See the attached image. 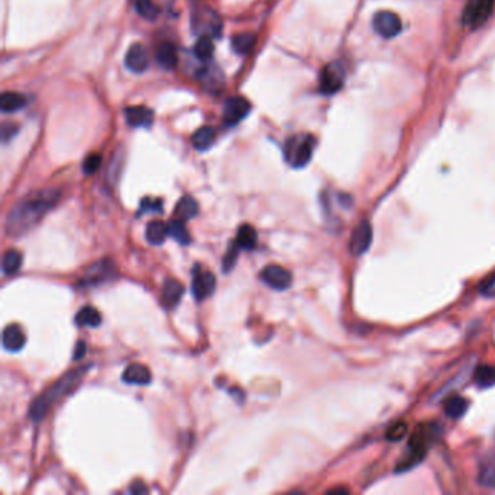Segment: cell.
Masks as SVG:
<instances>
[{
  "label": "cell",
  "instance_id": "obj_1",
  "mask_svg": "<svg viewBox=\"0 0 495 495\" xmlns=\"http://www.w3.org/2000/svg\"><path fill=\"white\" fill-rule=\"evenodd\" d=\"M60 192L54 189H44L22 198L8 214L5 230L10 237L23 236L34 228L40 221L57 205Z\"/></svg>",
  "mask_w": 495,
  "mask_h": 495
},
{
  "label": "cell",
  "instance_id": "obj_2",
  "mask_svg": "<svg viewBox=\"0 0 495 495\" xmlns=\"http://www.w3.org/2000/svg\"><path fill=\"white\" fill-rule=\"evenodd\" d=\"M87 371L89 366L74 369L67 375H64L53 386H50L44 394H41L32 402L30 410L31 420L41 421L43 419H45V415L54 407V404L58 402L63 397H66L69 393H72L73 388L79 385Z\"/></svg>",
  "mask_w": 495,
  "mask_h": 495
},
{
  "label": "cell",
  "instance_id": "obj_3",
  "mask_svg": "<svg viewBox=\"0 0 495 495\" xmlns=\"http://www.w3.org/2000/svg\"><path fill=\"white\" fill-rule=\"evenodd\" d=\"M436 436V430L432 426L420 424L414 430L412 436L407 445V450L401 456V459L397 465V471H408L417 463H420L428 450L430 443Z\"/></svg>",
  "mask_w": 495,
  "mask_h": 495
},
{
  "label": "cell",
  "instance_id": "obj_4",
  "mask_svg": "<svg viewBox=\"0 0 495 495\" xmlns=\"http://www.w3.org/2000/svg\"><path fill=\"white\" fill-rule=\"evenodd\" d=\"M317 141L311 134H296L285 142V160L294 168L305 167L314 154Z\"/></svg>",
  "mask_w": 495,
  "mask_h": 495
},
{
  "label": "cell",
  "instance_id": "obj_5",
  "mask_svg": "<svg viewBox=\"0 0 495 495\" xmlns=\"http://www.w3.org/2000/svg\"><path fill=\"white\" fill-rule=\"evenodd\" d=\"M193 31L199 35L218 38L223 34V21L215 12L206 6H197L192 14Z\"/></svg>",
  "mask_w": 495,
  "mask_h": 495
},
{
  "label": "cell",
  "instance_id": "obj_6",
  "mask_svg": "<svg viewBox=\"0 0 495 495\" xmlns=\"http://www.w3.org/2000/svg\"><path fill=\"white\" fill-rule=\"evenodd\" d=\"M495 0H468L463 9V25L471 30H476L484 25L494 10Z\"/></svg>",
  "mask_w": 495,
  "mask_h": 495
},
{
  "label": "cell",
  "instance_id": "obj_7",
  "mask_svg": "<svg viewBox=\"0 0 495 495\" xmlns=\"http://www.w3.org/2000/svg\"><path fill=\"white\" fill-rule=\"evenodd\" d=\"M344 67L342 63H330L321 70L320 74V92L322 95H334L344 85Z\"/></svg>",
  "mask_w": 495,
  "mask_h": 495
},
{
  "label": "cell",
  "instance_id": "obj_8",
  "mask_svg": "<svg viewBox=\"0 0 495 495\" xmlns=\"http://www.w3.org/2000/svg\"><path fill=\"white\" fill-rule=\"evenodd\" d=\"M372 23L376 34H380L382 38H386V40L397 36L402 30L401 18L395 14V12L390 10L376 12Z\"/></svg>",
  "mask_w": 495,
  "mask_h": 495
},
{
  "label": "cell",
  "instance_id": "obj_9",
  "mask_svg": "<svg viewBox=\"0 0 495 495\" xmlns=\"http://www.w3.org/2000/svg\"><path fill=\"white\" fill-rule=\"evenodd\" d=\"M260 280L272 289L285 291L292 285V275L288 269L279 265H269L260 272Z\"/></svg>",
  "mask_w": 495,
  "mask_h": 495
},
{
  "label": "cell",
  "instance_id": "obj_10",
  "mask_svg": "<svg viewBox=\"0 0 495 495\" xmlns=\"http://www.w3.org/2000/svg\"><path fill=\"white\" fill-rule=\"evenodd\" d=\"M252 111V103L243 96L230 98L224 105V122L227 125H237Z\"/></svg>",
  "mask_w": 495,
  "mask_h": 495
},
{
  "label": "cell",
  "instance_id": "obj_11",
  "mask_svg": "<svg viewBox=\"0 0 495 495\" xmlns=\"http://www.w3.org/2000/svg\"><path fill=\"white\" fill-rule=\"evenodd\" d=\"M373 240V231L369 221L363 219L362 223L355 228L353 234H351L350 240V252L355 256H362L369 250V247Z\"/></svg>",
  "mask_w": 495,
  "mask_h": 495
},
{
  "label": "cell",
  "instance_id": "obj_12",
  "mask_svg": "<svg viewBox=\"0 0 495 495\" xmlns=\"http://www.w3.org/2000/svg\"><path fill=\"white\" fill-rule=\"evenodd\" d=\"M115 276V267L111 260H102L90 266L83 275L80 285L83 286H95L99 283L107 282L108 279Z\"/></svg>",
  "mask_w": 495,
  "mask_h": 495
},
{
  "label": "cell",
  "instance_id": "obj_13",
  "mask_svg": "<svg viewBox=\"0 0 495 495\" xmlns=\"http://www.w3.org/2000/svg\"><path fill=\"white\" fill-rule=\"evenodd\" d=\"M217 286V279L211 272H198L193 275L192 280V294L197 301H204V299L210 298Z\"/></svg>",
  "mask_w": 495,
  "mask_h": 495
},
{
  "label": "cell",
  "instance_id": "obj_14",
  "mask_svg": "<svg viewBox=\"0 0 495 495\" xmlns=\"http://www.w3.org/2000/svg\"><path fill=\"white\" fill-rule=\"evenodd\" d=\"M125 66L133 73H144L150 66V57L144 45L134 44L125 56Z\"/></svg>",
  "mask_w": 495,
  "mask_h": 495
},
{
  "label": "cell",
  "instance_id": "obj_15",
  "mask_svg": "<svg viewBox=\"0 0 495 495\" xmlns=\"http://www.w3.org/2000/svg\"><path fill=\"white\" fill-rule=\"evenodd\" d=\"M125 120L133 128H150L154 121V112L147 107H129L125 109Z\"/></svg>",
  "mask_w": 495,
  "mask_h": 495
},
{
  "label": "cell",
  "instance_id": "obj_16",
  "mask_svg": "<svg viewBox=\"0 0 495 495\" xmlns=\"http://www.w3.org/2000/svg\"><path fill=\"white\" fill-rule=\"evenodd\" d=\"M184 292H185L184 285H182L179 280L170 278L166 279L162 289V304L168 309L175 308L180 302Z\"/></svg>",
  "mask_w": 495,
  "mask_h": 495
},
{
  "label": "cell",
  "instance_id": "obj_17",
  "mask_svg": "<svg viewBox=\"0 0 495 495\" xmlns=\"http://www.w3.org/2000/svg\"><path fill=\"white\" fill-rule=\"evenodd\" d=\"M25 342H27V337H25L23 330L19 327L18 324H10L3 330L2 343L6 350L16 353V351L23 349Z\"/></svg>",
  "mask_w": 495,
  "mask_h": 495
},
{
  "label": "cell",
  "instance_id": "obj_18",
  "mask_svg": "<svg viewBox=\"0 0 495 495\" xmlns=\"http://www.w3.org/2000/svg\"><path fill=\"white\" fill-rule=\"evenodd\" d=\"M122 381L128 385H148L151 382V373L144 364L134 363L124 371Z\"/></svg>",
  "mask_w": 495,
  "mask_h": 495
},
{
  "label": "cell",
  "instance_id": "obj_19",
  "mask_svg": "<svg viewBox=\"0 0 495 495\" xmlns=\"http://www.w3.org/2000/svg\"><path fill=\"white\" fill-rule=\"evenodd\" d=\"M155 60L166 70H173L177 66V50L172 43H162L155 50Z\"/></svg>",
  "mask_w": 495,
  "mask_h": 495
},
{
  "label": "cell",
  "instance_id": "obj_20",
  "mask_svg": "<svg viewBox=\"0 0 495 495\" xmlns=\"http://www.w3.org/2000/svg\"><path fill=\"white\" fill-rule=\"evenodd\" d=\"M217 138V133L212 126H202L192 135V144L198 151L210 150Z\"/></svg>",
  "mask_w": 495,
  "mask_h": 495
},
{
  "label": "cell",
  "instance_id": "obj_21",
  "mask_svg": "<svg viewBox=\"0 0 495 495\" xmlns=\"http://www.w3.org/2000/svg\"><path fill=\"white\" fill-rule=\"evenodd\" d=\"M198 212H199L198 202L195 201L192 197H189V195H186V197H184L177 202L176 210H175V218L185 221L186 223V221L197 217Z\"/></svg>",
  "mask_w": 495,
  "mask_h": 495
},
{
  "label": "cell",
  "instance_id": "obj_22",
  "mask_svg": "<svg viewBox=\"0 0 495 495\" xmlns=\"http://www.w3.org/2000/svg\"><path fill=\"white\" fill-rule=\"evenodd\" d=\"M240 250H253L257 244V232L250 224H243L239 231L236 240H234Z\"/></svg>",
  "mask_w": 495,
  "mask_h": 495
},
{
  "label": "cell",
  "instance_id": "obj_23",
  "mask_svg": "<svg viewBox=\"0 0 495 495\" xmlns=\"http://www.w3.org/2000/svg\"><path fill=\"white\" fill-rule=\"evenodd\" d=\"M146 237L150 244H154V245L163 244L166 241V239L168 237V226L159 219L151 221V223L147 226Z\"/></svg>",
  "mask_w": 495,
  "mask_h": 495
},
{
  "label": "cell",
  "instance_id": "obj_24",
  "mask_svg": "<svg viewBox=\"0 0 495 495\" xmlns=\"http://www.w3.org/2000/svg\"><path fill=\"white\" fill-rule=\"evenodd\" d=\"M478 481L481 485L495 488V454H491L490 458H485L481 462Z\"/></svg>",
  "mask_w": 495,
  "mask_h": 495
},
{
  "label": "cell",
  "instance_id": "obj_25",
  "mask_svg": "<svg viewBox=\"0 0 495 495\" xmlns=\"http://www.w3.org/2000/svg\"><path fill=\"white\" fill-rule=\"evenodd\" d=\"M256 43H257V38H256L254 34L244 32V34H239V35L234 36L232 41H231V45H232L234 51H236L237 54L245 56V54L252 53Z\"/></svg>",
  "mask_w": 495,
  "mask_h": 495
},
{
  "label": "cell",
  "instance_id": "obj_26",
  "mask_svg": "<svg viewBox=\"0 0 495 495\" xmlns=\"http://www.w3.org/2000/svg\"><path fill=\"white\" fill-rule=\"evenodd\" d=\"M215 53V45L212 41V36L201 35L198 38L197 44L193 47V54L201 61H210Z\"/></svg>",
  "mask_w": 495,
  "mask_h": 495
},
{
  "label": "cell",
  "instance_id": "obj_27",
  "mask_svg": "<svg viewBox=\"0 0 495 495\" xmlns=\"http://www.w3.org/2000/svg\"><path fill=\"white\" fill-rule=\"evenodd\" d=\"M25 105H27V99L16 92H5L2 98H0V108H2L5 113L16 112L25 108Z\"/></svg>",
  "mask_w": 495,
  "mask_h": 495
},
{
  "label": "cell",
  "instance_id": "obj_28",
  "mask_svg": "<svg viewBox=\"0 0 495 495\" xmlns=\"http://www.w3.org/2000/svg\"><path fill=\"white\" fill-rule=\"evenodd\" d=\"M102 322L100 312L94 307H85L82 308L76 316V324L82 325V327H98Z\"/></svg>",
  "mask_w": 495,
  "mask_h": 495
},
{
  "label": "cell",
  "instance_id": "obj_29",
  "mask_svg": "<svg viewBox=\"0 0 495 495\" xmlns=\"http://www.w3.org/2000/svg\"><path fill=\"white\" fill-rule=\"evenodd\" d=\"M468 407H469V404L463 397L453 395L446 401L445 411L450 417V419L458 420V419H461V417L465 415V412L468 411Z\"/></svg>",
  "mask_w": 495,
  "mask_h": 495
},
{
  "label": "cell",
  "instance_id": "obj_30",
  "mask_svg": "<svg viewBox=\"0 0 495 495\" xmlns=\"http://www.w3.org/2000/svg\"><path fill=\"white\" fill-rule=\"evenodd\" d=\"M167 226H168V236H170L172 239H175L177 243L184 244V245L190 243V234H189V231L186 228L185 221L175 218Z\"/></svg>",
  "mask_w": 495,
  "mask_h": 495
},
{
  "label": "cell",
  "instance_id": "obj_31",
  "mask_svg": "<svg viewBox=\"0 0 495 495\" xmlns=\"http://www.w3.org/2000/svg\"><path fill=\"white\" fill-rule=\"evenodd\" d=\"M22 266V254L18 250H8L2 260V270L6 276L15 275Z\"/></svg>",
  "mask_w": 495,
  "mask_h": 495
},
{
  "label": "cell",
  "instance_id": "obj_32",
  "mask_svg": "<svg viewBox=\"0 0 495 495\" xmlns=\"http://www.w3.org/2000/svg\"><path fill=\"white\" fill-rule=\"evenodd\" d=\"M134 6L137 14L147 21L157 19V16L160 15V9L153 2V0H135Z\"/></svg>",
  "mask_w": 495,
  "mask_h": 495
},
{
  "label": "cell",
  "instance_id": "obj_33",
  "mask_svg": "<svg viewBox=\"0 0 495 495\" xmlns=\"http://www.w3.org/2000/svg\"><path fill=\"white\" fill-rule=\"evenodd\" d=\"M474 380L482 388L491 386L495 382V368L488 366V364L476 368V371L474 373Z\"/></svg>",
  "mask_w": 495,
  "mask_h": 495
},
{
  "label": "cell",
  "instance_id": "obj_34",
  "mask_svg": "<svg viewBox=\"0 0 495 495\" xmlns=\"http://www.w3.org/2000/svg\"><path fill=\"white\" fill-rule=\"evenodd\" d=\"M239 250H240V247H239L236 243L230 245V249H228V252L226 253L224 260H223V270H224L226 273L231 272V270L234 269V266H236L237 257H239Z\"/></svg>",
  "mask_w": 495,
  "mask_h": 495
},
{
  "label": "cell",
  "instance_id": "obj_35",
  "mask_svg": "<svg viewBox=\"0 0 495 495\" xmlns=\"http://www.w3.org/2000/svg\"><path fill=\"white\" fill-rule=\"evenodd\" d=\"M407 430H408V427H407L406 421H398L388 428L386 439L390 441L401 440L404 436L407 434Z\"/></svg>",
  "mask_w": 495,
  "mask_h": 495
},
{
  "label": "cell",
  "instance_id": "obj_36",
  "mask_svg": "<svg viewBox=\"0 0 495 495\" xmlns=\"http://www.w3.org/2000/svg\"><path fill=\"white\" fill-rule=\"evenodd\" d=\"M102 164V157L99 154H90L85 159L83 162V172L86 175H94L99 170V167Z\"/></svg>",
  "mask_w": 495,
  "mask_h": 495
},
{
  "label": "cell",
  "instance_id": "obj_37",
  "mask_svg": "<svg viewBox=\"0 0 495 495\" xmlns=\"http://www.w3.org/2000/svg\"><path fill=\"white\" fill-rule=\"evenodd\" d=\"M481 294L487 298H495V273L481 283Z\"/></svg>",
  "mask_w": 495,
  "mask_h": 495
},
{
  "label": "cell",
  "instance_id": "obj_38",
  "mask_svg": "<svg viewBox=\"0 0 495 495\" xmlns=\"http://www.w3.org/2000/svg\"><path fill=\"white\" fill-rule=\"evenodd\" d=\"M148 211L162 212V201L150 199V198L142 199V202H141V214L142 212H148Z\"/></svg>",
  "mask_w": 495,
  "mask_h": 495
},
{
  "label": "cell",
  "instance_id": "obj_39",
  "mask_svg": "<svg viewBox=\"0 0 495 495\" xmlns=\"http://www.w3.org/2000/svg\"><path fill=\"white\" fill-rule=\"evenodd\" d=\"M15 133H18V126L14 125V124H5L3 125V129H2V138L5 142H8L12 135H14Z\"/></svg>",
  "mask_w": 495,
  "mask_h": 495
},
{
  "label": "cell",
  "instance_id": "obj_40",
  "mask_svg": "<svg viewBox=\"0 0 495 495\" xmlns=\"http://www.w3.org/2000/svg\"><path fill=\"white\" fill-rule=\"evenodd\" d=\"M86 343L85 342H77L76 347H74V353H73V360H80L85 358L86 355Z\"/></svg>",
  "mask_w": 495,
  "mask_h": 495
},
{
  "label": "cell",
  "instance_id": "obj_41",
  "mask_svg": "<svg viewBox=\"0 0 495 495\" xmlns=\"http://www.w3.org/2000/svg\"><path fill=\"white\" fill-rule=\"evenodd\" d=\"M129 492L131 494H146L148 492V488L142 484V482H135V484H133V487L129 488Z\"/></svg>",
  "mask_w": 495,
  "mask_h": 495
}]
</instances>
